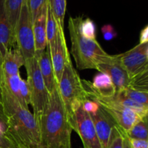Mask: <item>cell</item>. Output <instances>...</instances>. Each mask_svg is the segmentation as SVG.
I'll list each match as a JSON object with an SVG mask.
<instances>
[{
    "mask_svg": "<svg viewBox=\"0 0 148 148\" xmlns=\"http://www.w3.org/2000/svg\"><path fill=\"white\" fill-rule=\"evenodd\" d=\"M20 92L23 103V107L29 110L28 106L31 103V95H30L29 84L27 80L22 79L20 82Z\"/></svg>",
    "mask_w": 148,
    "mask_h": 148,
    "instance_id": "obj_26",
    "label": "cell"
},
{
    "mask_svg": "<svg viewBox=\"0 0 148 148\" xmlns=\"http://www.w3.org/2000/svg\"><path fill=\"white\" fill-rule=\"evenodd\" d=\"M119 59L132 78L148 68V42L139 43L125 53L118 54Z\"/></svg>",
    "mask_w": 148,
    "mask_h": 148,
    "instance_id": "obj_8",
    "label": "cell"
},
{
    "mask_svg": "<svg viewBox=\"0 0 148 148\" xmlns=\"http://www.w3.org/2000/svg\"><path fill=\"white\" fill-rule=\"evenodd\" d=\"M120 92L124 94L125 96L132 99L133 101L137 102L138 103L148 108V92L137 90L129 88Z\"/></svg>",
    "mask_w": 148,
    "mask_h": 148,
    "instance_id": "obj_22",
    "label": "cell"
},
{
    "mask_svg": "<svg viewBox=\"0 0 148 148\" xmlns=\"http://www.w3.org/2000/svg\"><path fill=\"white\" fill-rule=\"evenodd\" d=\"M7 117H6L5 114H4V111L0 108V125L4 126L7 129Z\"/></svg>",
    "mask_w": 148,
    "mask_h": 148,
    "instance_id": "obj_33",
    "label": "cell"
},
{
    "mask_svg": "<svg viewBox=\"0 0 148 148\" xmlns=\"http://www.w3.org/2000/svg\"><path fill=\"white\" fill-rule=\"evenodd\" d=\"M100 105L95 101L90 99L85 100L82 105V109L89 114H93L98 111L99 109Z\"/></svg>",
    "mask_w": 148,
    "mask_h": 148,
    "instance_id": "obj_28",
    "label": "cell"
},
{
    "mask_svg": "<svg viewBox=\"0 0 148 148\" xmlns=\"http://www.w3.org/2000/svg\"><path fill=\"white\" fill-rule=\"evenodd\" d=\"M103 38L106 40H111L117 36V33L111 25H105L101 28Z\"/></svg>",
    "mask_w": 148,
    "mask_h": 148,
    "instance_id": "obj_29",
    "label": "cell"
},
{
    "mask_svg": "<svg viewBox=\"0 0 148 148\" xmlns=\"http://www.w3.org/2000/svg\"><path fill=\"white\" fill-rule=\"evenodd\" d=\"M25 1V0H5L6 12L13 34Z\"/></svg>",
    "mask_w": 148,
    "mask_h": 148,
    "instance_id": "obj_17",
    "label": "cell"
},
{
    "mask_svg": "<svg viewBox=\"0 0 148 148\" xmlns=\"http://www.w3.org/2000/svg\"><path fill=\"white\" fill-rule=\"evenodd\" d=\"M27 1L33 23L39 12L47 2V0H27Z\"/></svg>",
    "mask_w": 148,
    "mask_h": 148,
    "instance_id": "obj_27",
    "label": "cell"
},
{
    "mask_svg": "<svg viewBox=\"0 0 148 148\" xmlns=\"http://www.w3.org/2000/svg\"><path fill=\"white\" fill-rule=\"evenodd\" d=\"M124 148H131L129 143V140L127 137L126 136L125 133H124Z\"/></svg>",
    "mask_w": 148,
    "mask_h": 148,
    "instance_id": "obj_34",
    "label": "cell"
},
{
    "mask_svg": "<svg viewBox=\"0 0 148 148\" xmlns=\"http://www.w3.org/2000/svg\"><path fill=\"white\" fill-rule=\"evenodd\" d=\"M125 134L128 138L148 141V115L142 117L141 119Z\"/></svg>",
    "mask_w": 148,
    "mask_h": 148,
    "instance_id": "obj_18",
    "label": "cell"
},
{
    "mask_svg": "<svg viewBox=\"0 0 148 148\" xmlns=\"http://www.w3.org/2000/svg\"><path fill=\"white\" fill-rule=\"evenodd\" d=\"M17 148H25V147H18Z\"/></svg>",
    "mask_w": 148,
    "mask_h": 148,
    "instance_id": "obj_36",
    "label": "cell"
},
{
    "mask_svg": "<svg viewBox=\"0 0 148 148\" xmlns=\"http://www.w3.org/2000/svg\"><path fill=\"white\" fill-rule=\"evenodd\" d=\"M20 79H21V77H20V73L10 77H5L4 76L3 84L9 90V91L18 100V101L21 104L22 106H23V100H22L20 92Z\"/></svg>",
    "mask_w": 148,
    "mask_h": 148,
    "instance_id": "obj_20",
    "label": "cell"
},
{
    "mask_svg": "<svg viewBox=\"0 0 148 148\" xmlns=\"http://www.w3.org/2000/svg\"><path fill=\"white\" fill-rule=\"evenodd\" d=\"M39 130L40 148H72V129L68 120L58 82L49 93Z\"/></svg>",
    "mask_w": 148,
    "mask_h": 148,
    "instance_id": "obj_1",
    "label": "cell"
},
{
    "mask_svg": "<svg viewBox=\"0 0 148 148\" xmlns=\"http://www.w3.org/2000/svg\"><path fill=\"white\" fill-rule=\"evenodd\" d=\"M96 69L107 74L111 77L116 92L130 88L131 77L120 62L118 55H110L108 59L97 65Z\"/></svg>",
    "mask_w": 148,
    "mask_h": 148,
    "instance_id": "obj_9",
    "label": "cell"
},
{
    "mask_svg": "<svg viewBox=\"0 0 148 148\" xmlns=\"http://www.w3.org/2000/svg\"><path fill=\"white\" fill-rule=\"evenodd\" d=\"M82 17H69V28L71 53L79 69H96L97 65L109 57L96 40L86 38L80 31Z\"/></svg>",
    "mask_w": 148,
    "mask_h": 148,
    "instance_id": "obj_3",
    "label": "cell"
},
{
    "mask_svg": "<svg viewBox=\"0 0 148 148\" xmlns=\"http://www.w3.org/2000/svg\"><path fill=\"white\" fill-rule=\"evenodd\" d=\"M90 100L96 101L103 108H104L112 116L117 125L125 133L130 131L142 118L134 111L114 103L98 98H92Z\"/></svg>",
    "mask_w": 148,
    "mask_h": 148,
    "instance_id": "obj_10",
    "label": "cell"
},
{
    "mask_svg": "<svg viewBox=\"0 0 148 148\" xmlns=\"http://www.w3.org/2000/svg\"><path fill=\"white\" fill-rule=\"evenodd\" d=\"M58 84L67 116L69 118L82 106L84 101L88 99L82 79L74 68L69 54L66 58L64 69Z\"/></svg>",
    "mask_w": 148,
    "mask_h": 148,
    "instance_id": "obj_4",
    "label": "cell"
},
{
    "mask_svg": "<svg viewBox=\"0 0 148 148\" xmlns=\"http://www.w3.org/2000/svg\"><path fill=\"white\" fill-rule=\"evenodd\" d=\"M36 56L46 88L48 92L50 93L53 90L55 84L58 82L55 77L49 45L42 51L36 52Z\"/></svg>",
    "mask_w": 148,
    "mask_h": 148,
    "instance_id": "obj_13",
    "label": "cell"
},
{
    "mask_svg": "<svg viewBox=\"0 0 148 148\" xmlns=\"http://www.w3.org/2000/svg\"><path fill=\"white\" fill-rule=\"evenodd\" d=\"M3 109L7 117L6 134L17 147L40 148V130L34 116L2 85Z\"/></svg>",
    "mask_w": 148,
    "mask_h": 148,
    "instance_id": "obj_2",
    "label": "cell"
},
{
    "mask_svg": "<svg viewBox=\"0 0 148 148\" xmlns=\"http://www.w3.org/2000/svg\"><path fill=\"white\" fill-rule=\"evenodd\" d=\"M103 148H108L111 133L117 124L111 115L100 106L95 114H90Z\"/></svg>",
    "mask_w": 148,
    "mask_h": 148,
    "instance_id": "obj_12",
    "label": "cell"
},
{
    "mask_svg": "<svg viewBox=\"0 0 148 148\" xmlns=\"http://www.w3.org/2000/svg\"><path fill=\"white\" fill-rule=\"evenodd\" d=\"M47 8L48 2H46L33 21V33H34L36 53L42 51L48 46L47 36H46Z\"/></svg>",
    "mask_w": 148,
    "mask_h": 148,
    "instance_id": "obj_15",
    "label": "cell"
},
{
    "mask_svg": "<svg viewBox=\"0 0 148 148\" xmlns=\"http://www.w3.org/2000/svg\"><path fill=\"white\" fill-rule=\"evenodd\" d=\"M4 81V72H3V58L0 55V108L3 109V100H2V85Z\"/></svg>",
    "mask_w": 148,
    "mask_h": 148,
    "instance_id": "obj_32",
    "label": "cell"
},
{
    "mask_svg": "<svg viewBox=\"0 0 148 148\" xmlns=\"http://www.w3.org/2000/svg\"><path fill=\"white\" fill-rule=\"evenodd\" d=\"M80 31L86 38L96 40V26L91 19H82L80 23Z\"/></svg>",
    "mask_w": 148,
    "mask_h": 148,
    "instance_id": "obj_24",
    "label": "cell"
},
{
    "mask_svg": "<svg viewBox=\"0 0 148 148\" xmlns=\"http://www.w3.org/2000/svg\"><path fill=\"white\" fill-rule=\"evenodd\" d=\"M15 45L21 52L25 61L36 56L33 23L27 0L22 7L21 12L14 32Z\"/></svg>",
    "mask_w": 148,
    "mask_h": 148,
    "instance_id": "obj_6",
    "label": "cell"
},
{
    "mask_svg": "<svg viewBox=\"0 0 148 148\" xmlns=\"http://www.w3.org/2000/svg\"><path fill=\"white\" fill-rule=\"evenodd\" d=\"M49 46L55 77L59 83L64 69L66 58L69 54L63 29L59 28V32L56 38L54 39L53 43L49 44Z\"/></svg>",
    "mask_w": 148,
    "mask_h": 148,
    "instance_id": "obj_11",
    "label": "cell"
},
{
    "mask_svg": "<svg viewBox=\"0 0 148 148\" xmlns=\"http://www.w3.org/2000/svg\"><path fill=\"white\" fill-rule=\"evenodd\" d=\"M25 61L22 55L21 52L16 46H13L9 49L3 57V72L5 77L15 75L20 73L19 69L22 66L25 65Z\"/></svg>",
    "mask_w": 148,
    "mask_h": 148,
    "instance_id": "obj_16",
    "label": "cell"
},
{
    "mask_svg": "<svg viewBox=\"0 0 148 148\" xmlns=\"http://www.w3.org/2000/svg\"><path fill=\"white\" fill-rule=\"evenodd\" d=\"M0 148H17L15 143L6 134L0 133Z\"/></svg>",
    "mask_w": 148,
    "mask_h": 148,
    "instance_id": "obj_30",
    "label": "cell"
},
{
    "mask_svg": "<svg viewBox=\"0 0 148 148\" xmlns=\"http://www.w3.org/2000/svg\"><path fill=\"white\" fill-rule=\"evenodd\" d=\"M48 2V1H47ZM59 25L53 17V14L48 5L47 8V20H46V36H47L48 44H51L56 38L59 32Z\"/></svg>",
    "mask_w": 148,
    "mask_h": 148,
    "instance_id": "obj_21",
    "label": "cell"
},
{
    "mask_svg": "<svg viewBox=\"0 0 148 148\" xmlns=\"http://www.w3.org/2000/svg\"><path fill=\"white\" fill-rule=\"evenodd\" d=\"M124 132L116 126L113 130L108 148H124Z\"/></svg>",
    "mask_w": 148,
    "mask_h": 148,
    "instance_id": "obj_25",
    "label": "cell"
},
{
    "mask_svg": "<svg viewBox=\"0 0 148 148\" xmlns=\"http://www.w3.org/2000/svg\"><path fill=\"white\" fill-rule=\"evenodd\" d=\"M72 130L79 135L84 148H103L90 114L79 107L68 118Z\"/></svg>",
    "mask_w": 148,
    "mask_h": 148,
    "instance_id": "obj_7",
    "label": "cell"
},
{
    "mask_svg": "<svg viewBox=\"0 0 148 148\" xmlns=\"http://www.w3.org/2000/svg\"><path fill=\"white\" fill-rule=\"evenodd\" d=\"M128 140L131 148H148V141L146 140L131 138H128Z\"/></svg>",
    "mask_w": 148,
    "mask_h": 148,
    "instance_id": "obj_31",
    "label": "cell"
},
{
    "mask_svg": "<svg viewBox=\"0 0 148 148\" xmlns=\"http://www.w3.org/2000/svg\"><path fill=\"white\" fill-rule=\"evenodd\" d=\"M15 45L14 34L5 8V0H0V55L4 57L7 51Z\"/></svg>",
    "mask_w": 148,
    "mask_h": 148,
    "instance_id": "obj_14",
    "label": "cell"
},
{
    "mask_svg": "<svg viewBox=\"0 0 148 148\" xmlns=\"http://www.w3.org/2000/svg\"><path fill=\"white\" fill-rule=\"evenodd\" d=\"M48 5L56 20L59 27L64 30L66 0H47Z\"/></svg>",
    "mask_w": 148,
    "mask_h": 148,
    "instance_id": "obj_19",
    "label": "cell"
},
{
    "mask_svg": "<svg viewBox=\"0 0 148 148\" xmlns=\"http://www.w3.org/2000/svg\"><path fill=\"white\" fill-rule=\"evenodd\" d=\"M0 133H2V134H6V127H5L0 125Z\"/></svg>",
    "mask_w": 148,
    "mask_h": 148,
    "instance_id": "obj_35",
    "label": "cell"
},
{
    "mask_svg": "<svg viewBox=\"0 0 148 148\" xmlns=\"http://www.w3.org/2000/svg\"><path fill=\"white\" fill-rule=\"evenodd\" d=\"M25 66L27 75V82L31 95V106L33 108V116L37 124L40 125L49 101V92L45 85L40 74L37 59L35 56L33 59L25 61Z\"/></svg>",
    "mask_w": 148,
    "mask_h": 148,
    "instance_id": "obj_5",
    "label": "cell"
},
{
    "mask_svg": "<svg viewBox=\"0 0 148 148\" xmlns=\"http://www.w3.org/2000/svg\"><path fill=\"white\" fill-rule=\"evenodd\" d=\"M130 88L148 92V68L131 79Z\"/></svg>",
    "mask_w": 148,
    "mask_h": 148,
    "instance_id": "obj_23",
    "label": "cell"
}]
</instances>
